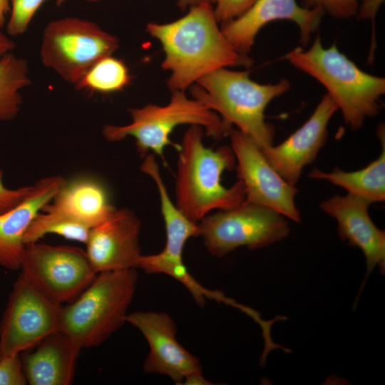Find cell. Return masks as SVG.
Returning a JSON list of instances; mask_svg holds the SVG:
<instances>
[{
	"label": "cell",
	"instance_id": "12",
	"mask_svg": "<svg viewBox=\"0 0 385 385\" xmlns=\"http://www.w3.org/2000/svg\"><path fill=\"white\" fill-rule=\"evenodd\" d=\"M126 322L147 340L150 352L143 364L147 373L163 374L179 384H210L202 376L199 359L179 344L176 325L165 312H135Z\"/></svg>",
	"mask_w": 385,
	"mask_h": 385
},
{
	"label": "cell",
	"instance_id": "21",
	"mask_svg": "<svg viewBox=\"0 0 385 385\" xmlns=\"http://www.w3.org/2000/svg\"><path fill=\"white\" fill-rule=\"evenodd\" d=\"M382 150L379 157L366 168L353 172H345L338 168L331 173L314 168L309 176L325 180L346 189L349 194L360 197L370 204L385 200V138L384 128L377 129Z\"/></svg>",
	"mask_w": 385,
	"mask_h": 385
},
{
	"label": "cell",
	"instance_id": "19",
	"mask_svg": "<svg viewBox=\"0 0 385 385\" xmlns=\"http://www.w3.org/2000/svg\"><path fill=\"white\" fill-rule=\"evenodd\" d=\"M82 349L58 330L21 353L24 371L30 385H68L73 381Z\"/></svg>",
	"mask_w": 385,
	"mask_h": 385
},
{
	"label": "cell",
	"instance_id": "8",
	"mask_svg": "<svg viewBox=\"0 0 385 385\" xmlns=\"http://www.w3.org/2000/svg\"><path fill=\"white\" fill-rule=\"evenodd\" d=\"M289 232L282 215L247 201L197 222V236L202 238L207 250L217 257L242 246L250 250L267 247L287 237Z\"/></svg>",
	"mask_w": 385,
	"mask_h": 385
},
{
	"label": "cell",
	"instance_id": "26",
	"mask_svg": "<svg viewBox=\"0 0 385 385\" xmlns=\"http://www.w3.org/2000/svg\"><path fill=\"white\" fill-rule=\"evenodd\" d=\"M304 7H320L334 18L346 19L359 11V0H304Z\"/></svg>",
	"mask_w": 385,
	"mask_h": 385
},
{
	"label": "cell",
	"instance_id": "20",
	"mask_svg": "<svg viewBox=\"0 0 385 385\" xmlns=\"http://www.w3.org/2000/svg\"><path fill=\"white\" fill-rule=\"evenodd\" d=\"M115 209L105 187L99 181L81 177L66 181L41 211L56 213L92 228Z\"/></svg>",
	"mask_w": 385,
	"mask_h": 385
},
{
	"label": "cell",
	"instance_id": "35",
	"mask_svg": "<svg viewBox=\"0 0 385 385\" xmlns=\"http://www.w3.org/2000/svg\"><path fill=\"white\" fill-rule=\"evenodd\" d=\"M213 1V0H212Z\"/></svg>",
	"mask_w": 385,
	"mask_h": 385
},
{
	"label": "cell",
	"instance_id": "5",
	"mask_svg": "<svg viewBox=\"0 0 385 385\" xmlns=\"http://www.w3.org/2000/svg\"><path fill=\"white\" fill-rule=\"evenodd\" d=\"M137 281L135 268L98 273L73 301L61 306L58 330L81 349L101 345L126 322Z\"/></svg>",
	"mask_w": 385,
	"mask_h": 385
},
{
	"label": "cell",
	"instance_id": "3",
	"mask_svg": "<svg viewBox=\"0 0 385 385\" xmlns=\"http://www.w3.org/2000/svg\"><path fill=\"white\" fill-rule=\"evenodd\" d=\"M284 58L326 88L352 130L359 129L366 118L379 113L385 78L360 69L335 43L324 48L318 36L308 50L297 47Z\"/></svg>",
	"mask_w": 385,
	"mask_h": 385
},
{
	"label": "cell",
	"instance_id": "13",
	"mask_svg": "<svg viewBox=\"0 0 385 385\" xmlns=\"http://www.w3.org/2000/svg\"><path fill=\"white\" fill-rule=\"evenodd\" d=\"M140 221L130 210L115 209L92 227L86 252L96 273L137 268L142 255L138 243Z\"/></svg>",
	"mask_w": 385,
	"mask_h": 385
},
{
	"label": "cell",
	"instance_id": "22",
	"mask_svg": "<svg viewBox=\"0 0 385 385\" xmlns=\"http://www.w3.org/2000/svg\"><path fill=\"white\" fill-rule=\"evenodd\" d=\"M31 83L26 61L11 52L0 58V120H11L22 103L20 90Z\"/></svg>",
	"mask_w": 385,
	"mask_h": 385
},
{
	"label": "cell",
	"instance_id": "32",
	"mask_svg": "<svg viewBox=\"0 0 385 385\" xmlns=\"http://www.w3.org/2000/svg\"><path fill=\"white\" fill-rule=\"evenodd\" d=\"M86 1H99V0H86ZM210 1V0H178V4L180 6V7L181 8H185L188 5H195V4H197L201 1Z\"/></svg>",
	"mask_w": 385,
	"mask_h": 385
},
{
	"label": "cell",
	"instance_id": "15",
	"mask_svg": "<svg viewBox=\"0 0 385 385\" xmlns=\"http://www.w3.org/2000/svg\"><path fill=\"white\" fill-rule=\"evenodd\" d=\"M338 108L325 94L309 119L277 146L262 150L268 163L289 184L295 186L303 168L312 163L327 141V125Z\"/></svg>",
	"mask_w": 385,
	"mask_h": 385
},
{
	"label": "cell",
	"instance_id": "14",
	"mask_svg": "<svg viewBox=\"0 0 385 385\" xmlns=\"http://www.w3.org/2000/svg\"><path fill=\"white\" fill-rule=\"evenodd\" d=\"M324 13L320 7H302L296 0H256L242 15L223 24L221 31L239 53L247 55L262 27L276 20H289L299 26L300 41L305 46Z\"/></svg>",
	"mask_w": 385,
	"mask_h": 385
},
{
	"label": "cell",
	"instance_id": "24",
	"mask_svg": "<svg viewBox=\"0 0 385 385\" xmlns=\"http://www.w3.org/2000/svg\"><path fill=\"white\" fill-rule=\"evenodd\" d=\"M130 80V76L125 63L108 56L97 61L76 83V87L109 93L123 88Z\"/></svg>",
	"mask_w": 385,
	"mask_h": 385
},
{
	"label": "cell",
	"instance_id": "1",
	"mask_svg": "<svg viewBox=\"0 0 385 385\" xmlns=\"http://www.w3.org/2000/svg\"><path fill=\"white\" fill-rule=\"evenodd\" d=\"M146 31L162 44V63L171 72L169 89L184 91L202 77L227 66H250L253 61L239 53L217 26L210 1L192 6L183 17L168 23H149Z\"/></svg>",
	"mask_w": 385,
	"mask_h": 385
},
{
	"label": "cell",
	"instance_id": "27",
	"mask_svg": "<svg viewBox=\"0 0 385 385\" xmlns=\"http://www.w3.org/2000/svg\"><path fill=\"white\" fill-rule=\"evenodd\" d=\"M21 354L2 356L0 359V385H26Z\"/></svg>",
	"mask_w": 385,
	"mask_h": 385
},
{
	"label": "cell",
	"instance_id": "2",
	"mask_svg": "<svg viewBox=\"0 0 385 385\" xmlns=\"http://www.w3.org/2000/svg\"><path fill=\"white\" fill-rule=\"evenodd\" d=\"M203 128L192 125L185 133L178 150L175 195L177 207L192 222H198L212 210H227L245 201L243 182L231 187L222 185L225 170L235 167L236 158L230 147L215 150L204 145Z\"/></svg>",
	"mask_w": 385,
	"mask_h": 385
},
{
	"label": "cell",
	"instance_id": "4",
	"mask_svg": "<svg viewBox=\"0 0 385 385\" xmlns=\"http://www.w3.org/2000/svg\"><path fill=\"white\" fill-rule=\"evenodd\" d=\"M191 88L194 98L220 114L228 123L250 137L261 150L273 143L274 128L265 120L270 102L290 88L286 79L277 83L260 84L250 72L217 69L200 78Z\"/></svg>",
	"mask_w": 385,
	"mask_h": 385
},
{
	"label": "cell",
	"instance_id": "18",
	"mask_svg": "<svg viewBox=\"0 0 385 385\" xmlns=\"http://www.w3.org/2000/svg\"><path fill=\"white\" fill-rule=\"evenodd\" d=\"M66 183L59 175L38 180L29 193L14 207L0 213V265L20 269L26 245L24 236L34 217Z\"/></svg>",
	"mask_w": 385,
	"mask_h": 385
},
{
	"label": "cell",
	"instance_id": "34",
	"mask_svg": "<svg viewBox=\"0 0 385 385\" xmlns=\"http://www.w3.org/2000/svg\"><path fill=\"white\" fill-rule=\"evenodd\" d=\"M2 355H1V351H0V359L1 358Z\"/></svg>",
	"mask_w": 385,
	"mask_h": 385
},
{
	"label": "cell",
	"instance_id": "9",
	"mask_svg": "<svg viewBox=\"0 0 385 385\" xmlns=\"http://www.w3.org/2000/svg\"><path fill=\"white\" fill-rule=\"evenodd\" d=\"M19 270L30 284L61 305L73 301L98 274L81 247L38 241L26 245Z\"/></svg>",
	"mask_w": 385,
	"mask_h": 385
},
{
	"label": "cell",
	"instance_id": "6",
	"mask_svg": "<svg viewBox=\"0 0 385 385\" xmlns=\"http://www.w3.org/2000/svg\"><path fill=\"white\" fill-rule=\"evenodd\" d=\"M165 106L148 104L130 108L132 122L125 125H106L103 134L111 142L128 136L135 139L137 151L143 158L149 152L163 158L164 149L173 144L170 135L175 127L183 124L197 125L207 136L219 140L229 136L232 125L196 99L186 96L183 91L172 92Z\"/></svg>",
	"mask_w": 385,
	"mask_h": 385
},
{
	"label": "cell",
	"instance_id": "7",
	"mask_svg": "<svg viewBox=\"0 0 385 385\" xmlns=\"http://www.w3.org/2000/svg\"><path fill=\"white\" fill-rule=\"evenodd\" d=\"M118 48V38L96 23L66 17L45 27L41 58L44 66L76 84L97 61L111 56Z\"/></svg>",
	"mask_w": 385,
	"mask_h": 385
},
{
	"label": "cell",
	"instance_id": "10",
	"mask_svg": "<svg viewBox=\"0 0 385 385\" xmlns=\"http://www.w3.org/2000/svg\"><path fill=\"white\" fill-rule=\"evenodd\" d=\"M61 306L19 274L0 321L1 355L21 354L58 331Z\"/></svg>",
	"mask_w": 385,
	"mask_h": 385
},
{
	"label": "cell",
	"instance_id": "16",
	"mask_svg": "<svg viewBox=\"0 0 385 385\" xmlns=\"http://www.w3.org/2000/svg\"><path fill=\"white\" fill-rule=\"evenodd\" d=\"M367 201L347 194L335 195L320 203L319 207L337 221V232L342 241L359 247L366 260V277L361 285L376 267L385 273V232L373 222L368 212Z\"/></svg>",
	"mask_w": 385,
	"mask_h": 385
},
{
	"label": "cell",
	"instance_id": "31",
	"mask_svg": "<svg viewBox=\"0 0 385 385\" xmlns=\"http://www.w3.org/2000/svg\"><path fill=\"white\" fill-rule=\"evenodd\" d=\"M9 0H0V27L4 24L6 15L9 11Z\"/></svg>",
	"mask_w": 385,
	"mask_h": 385
},
{
	"label": "cell",
	"instance_id": "28",
	"mask_svg": "<svg viewBox=\"0 0 385 385\" xmlns=\"http://www.w3.org/2000/svg\"><path fill=\"white\" fill-rule=\"evenodd\" d=\"M256 0H213L214 13L217 22L225 24L242 15Z\"/></svg>",
	"mask_w": 385,
	"mask_h": 385
},
{
	"label": "cell",
	"instance_id": "25",
	"mask_svg": "<svg viewBox=\"0 0 385 385\" xmlns=\"http://www.w3.org/2000/svg\"><path fill=\"white\" fill-rule=\"evenodd\" d=\"M46 0H11L10 17L7 32L11 36L23 34L28 28L33 16Z\"/></svg>",
	"mask_w": 385,
	"mask_h": 385
},
{
	"label": "cell",
	"instance_id": "30",
	"mask_svg": "<svg viewBox=\"0 0 385 385\" xmlns=\"http://www.w3.org/2000/svg\"><path fill=\"white\" fill-rule=\"evenodd\" d=\"M14 47V42L0 31V58L9 53Z\"/></svg>",
	"mask_w": 385,
	"mask_h": 385
},
{
	"label": "cell",
	"instance_id": "33",
	"mask_svg": "<svg viewBox=\"0 0 385 385\" xmlns=\"http://www.w3.org/2000/svg\"><path fill=\"white\" fill-rule=\"evenodd\" d=\"M65 0H56V4L60 5Z\"/></svg>",
	"mask_w": 385,
	"mask_h": 385
},
{
	"label": "cell",
	"instance_id": "11",
	"mask_svg": "<svg viewBox=\"0 0 385 385\" xmlns=\"http://www.w3.org/2000/svg\"><path fill=\"white\" fill-rule=\"evenodd\" d=\"M237 161V178L245 187V201L272 209L294 222L300 221L295 186L286 182L268 163L254 140L239 130L229 135Z\"/></svg>",
	"mask_w": 385,
	"mask_h": 385
},
{
	"label": "cell",
	"instance_id": "17",
	"mask_svg": "<svg viewBox=\"0 0 385 385\" xmlns=\"http://www.w3.org/2000/svg\"><path fill=\"white\" fill-rule=\"evenodd\" d=\"M143 159L140 170L154 180L159 193L166 243L164 249L156 255H142L138 267L147 274H168L173 269L184 265L183 248L190 237H197V222L191 221L184 215L169 197L155 160V155L148 153Z\"/></svg>",
	"mask_w": 385,
	"mask_h": 385
},
{
	"label": "cell",
	"instance_id": "23",
	"mask_svg": "<svg viewBox=\"0 0 385 385\" xmlns=\"http://www.w3.org/2000/svg\"><path fill=\"white\" fill-rule=\"evenodd\" d=\"M91 228L56 213L40 211L32 220L24 236L25 245L38 242L48 234L86 244Z\"/></svg>",
	"mask_w": 385,
	"mask_h": 385
},
{
	"label": "cell",
	"instance_id": "29",
	"mask_svg": "<svg viewBox=\"0 0 385 385\" xmlns=\"http://www.w3.org/2000/svg\"><path fill=\"white\" fill-rule=\"evenodd\" d=\"M3 173L0 170V213L16 206L29 193L31 186L10 189L3 183Z\"/></svg>",
	"mask_w": 385,
	"mask_h": 385
}]
</instances>
